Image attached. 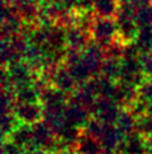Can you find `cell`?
I'll return each mask as SVG.
<instances>
[{
    "label": "cell",
    "instance_id": "20",
    "mask_svg": "<svg viewBox=\"0 0 152 154\" xmlns=\"http://www.w3.org/2000/svg\"><path fill=\"white\" fill-rule=\"evenodd\" d=\"M134 43L142 54L150 52L152 50V26L139 27Z\"/></svg>",
    "mask_w": 152,
    "mask_h": 154
},
{
    "label": "cell",
    "instance_id": "28",
    "mask_svg": "<svg viewBox=\"0 0 152 154\" xmlns=\"http://www.w3.org/2000/svg\"><path fill=\"white\" fill-rule=\"evenodd\" d=\"M79 2L80 0H60V3L69 10H75L76 8H77Z\"/></svg>",
    "mask_w": 152,
    "mask_h": 154
},
{
    "label": "cell",
    "instance_id": "6",
    "mask_svg": "<svg viewBox=\"0 0 152 154\" xmlns=\"http://www.w3.org/2000/svg\"><path fill=\"white\" fill-rule=\"evenodd\" d=\"M81 57H83V61L86 65V68L89 69L90 74L93 75V78L100 75L101 65L105 60L104 47L100 46L99 43H96L95 41H91L81 51Z\"/></svg>",
    "mask_w": 152,
    "mask_h": 154
},
{
    "label": "cell",
    "instance_id": "3",
    "mask_svg": "<svg viewBox=\"0 0 152 154\" xmlns=\"http://www.w3.org/2000/svg\"><path fill=\"white\" fill-rule=\"evenodd\" d=\"M142 56V55H141ZM141 56H133V57H123L122 59V69H121V76L118 82L126 83L129 85H133L136 88H139L147 78L145 74Z\"/></svg>",
    "mask_w": 152,
    "mask_h": 154
},
{
    "label": "cell",
    "instance_id": "21",
    "mask_svg": "<svg viewBox=\"0 0 152 154\" xmlns=\"http://www.w3.org/2000/svg\"><path fill=\"white\" fill-rule=\"evenodd\" d=\"M19 120L13 112H1V134L3 139H7L9 135L15 130V128L19 125Z\"/></svg>",
    "mask_w": 152,
    "mask_h": 154
},
{
    "label": "cell",
    "instance_id": "29",
    "mask_svg": "<svg viewBox=\"0 0 152 154\" xmlns=\"http://www.w3.org/2000/svg\"><path fill=\"white\" fill-rule=\"evenodd\" d=\"M124 2H128L131 5H133L136 9H138V8L145 7V5H147V4H151L152 0H124Z\"/></svg>",
    "mask_w": 152,
    "mask_h": 154
},
{
    "label": "cell",
    "instance_id": "32",
    "mask_svg": "<svg viewBox=\"0 0 152 154\" xmlns=\"http://www.w3.org/2000/svg\"><path fill=\"white\" fill-rule=\"evenodd\" d=\"M150 116H152V100L147 101V112H146Z\"/></svg>",
    "mask_w": 152,
    "mask_h": 154
},
{
    "label": "cell",
    "instance_id": "25",
    "mask_svg": "<svg viewBox=\"0 0 152 154\" xmlns=\"http://www.w3.org/2000/svg\"><path fill=\"white\" fill-rule=\"evenodd\" d=\"M138 93H139V97L146 101L152 100V76H147L145 79L142 85L138 88Z\"/></svg>",
    "mask_w": 152,
    "mask_h": 154
},
{
    "label": "cell",
    "instance_id": "1",
    "mask_svg": "<svg viewBox=\"0 0 152 154\" xmlns=\"http://www.w3.org/2000/svg\"><path fill=\"white\" fill-rule=\"evenodd\" d=\"M90 35L93 41L105 47L118 38V28L115 18H105L94 15L90 26Z\"/></svg>",
    "mask_w": 152,
    "mask_h": 154
},
{
    "label": "cell",
    "instance_id": "5",
    "mask_svg": "<svg viewBox=\"0 0 152 154\" xmlns=\"http://www.w3.org/2000/svg\"><path fill=\"white\" fill-rule=\"evenodd\" d=\"M13 7L25 24L38 26L41 22L43 0H13Z\"/></svg>",
    "mask_w": 152,
    "mask_h": 154
},
{
    "label": "cell",
    "instance_id": "4",
    "mask_svg": "<svg viewBox=\"0 0 152 154\" xmlns=\"http://www.w3.org/2000/svg\"><path fill=\"white\" fill-rule=\"evenodd\" d=\"M122 107L110 97H99L91 108V115L103 124H115Z\"/></svg>",
    "mask_w": 152,
    "mask_h": 154
},
{
    "label": "cell",
    "instance_id": "24",
    "mask_svg": "<svg viewBox=\"0 0 152 154\" xmlns=\"http://www.w3.org/2000/svg\"><path fill=\"white\" fill-rule=\"evenodd\" d=\"M27 150L23 149L18 144H15L10 139H3L1 144V154H25Z\"/></svg>",
    "mask_w": 152,
    "mask_h": 154
},
{
    "label": "cell",
    "instance_id": "16",
    "mask_svg": "<svg viewBox=\"0 0 152 154\" xmlns=\"http://www.w3.org/2000/svg\"><path fill=\"white\" fill-rule=\"evenodd\" d=\"M14 97L17 103H36L41 102V89L36 83L20 85L14 89Z\"/></svg>",
    "mask_w": 152,
    "mask_h": 154
},
{
    "label": "cell",
    "instance_id": "19",
    "mask_svg": "<svg viewBox=\"0 0 152 154\" xmlns=\"http://www.w3.org/2000/svg\"><path fill=\"white\" fill-rule=\"evenodd\" d=\"M121 69H122V59H113V57H105L104 63L101 65L100 75L105 76L112 80H119L121 76Z\"/></svg>",
    "mask_w": 152,
    "mask_h": 154
},
{
    "label": "cell",
    "instance_id": "23",
    "mask_svg": "<svg viewBox=\"0 0 152 154\" xmlns=\"http://www.w3.org/2000/svg\"><path fill=\"white\" fill-rule=\"evenodd\" d=\"M136 20L139 27L152 26V3L136 10Z\"/></svg>",
    "mask_w": 152,
    "mask_h": 154
},
{
    "label": "cell",
    "instance_id": "8",
    "mask_svg": "<svg viewBox=\"0 0 152 154\" xmlns=\"http://www.w3.org/2000/svg\"><path fill=\"white\" fill-rule=\"evenodd\" d=\"M14 113L19 122L27 125H34L43 120V106L41 102L36 103H17Z\"/></svg>",
    "mask_w": 152,
    "mask_h": 154
},
{
    "label": "cell",
    "instance_id": "12",
    "mask_svg": "<svg viewBox=\"0 0 152 154\" xmlns=\"http://www.w3.org/2000/svg\"><path fill=\"white\" fill-rule=\"evenodd\" d=\"M118 150L121 154H147V139L134 131L123 137Z\"/></svg>",
    "mask_w": 152,
    "mask_h": 154
},
{
    "label": "cell",
    "instance_id": "27",
    "mask_svg": "<svg viewBox=\"0 0 152 154\" xmlns=\"http://www.w3.org/2000/svg\"><path fill=\"white\" fill-rule=\"evenodd\" d=\"M95 3H96V0H80L76 10H79V12H83V13L93 12Z\"/></svg>",
    "mask_w": 152,
    "mask_h": 154
},
{
    "label": "cell",
    "instance_id": "11",
    "mask_svg": "<svg viewBox=\"0 0 152 154\" xmlns=\"http://www.w3.org/2000/svg\"><path fill=\"white\" fill-rule=\"evenodd\" d=\"M123 137L124 136L122 135L121 131L118 130L115 124H104L101 134L99 136V140L103 146V153L118 150Z\"/></svg>",
    "mask_w": 152,
    "mask_h": 154
},
{
    "label": "cell",
    "instance_id": "10",
    "mask_svg": "<svg viewBox=\"0 0 152 154\" xmlns=\"http://www.w3.org/2000/svg\"><path fill=\"white\" fill-rule=\"evenodd\" d=\"M91 117L93 115H91L90 109L84 107L83 104L69 100L66 107H65V119L69 124L76 126V128L84 129Z\"/></svg>",
    "mask_w": 152,
    "mask_h": 154
},
{
    "label": "cell",
    "instance_id": "34",
    "mask_svg": "<svg viewBox=\"0 0 152 154\" xmlns=\"http://www.w3.org/2000/svg\"><path fill=\"white\" fill-rule=\"evenodd\" d=\"M122 2H124V0H121V3H122Z\"/></svg>",
    "mask_w": 152,
    "mask_h": 154
},
{
    "label": "cell",
    "instance_id": "2",
    "mask_svg": "<svg viewBox=\"0 0 152 154\" xmlns=\"http://www.w3.org/2000/svg\"><path fill=\"white\" fill-rule=\"evenodd\" d=\"M43 78L48 82V84L61 89L62 92L67 93L69 96H71L80 85L79 82L76 80V78L65 64H61L56 68L48 70L43 75Z\"/></svg>",
    "mask_w": 152,
    "mask_h": 154
},
{
    "label": "cell",
    "instance_id": "18",
    "mask_svg": "<svg viewBox=\"0 0 152 154\" xmlns=\"http://www.w3.org/2000/svg\"><path fill=\"white\" fill-rule=\"evenodd\" d=\"M121 8V0H96L94 5V15L105 18H115Z\"/></svg>",
    "mask_w": 152,
    "mask_h": 154
},
{
    "label": "cell",
    "instance_id": "17",
    "mask_svg": "<svg viewBox=\"0 0 152 154\" xmlns=\"http://www.w3.org/2000/svg\"><path fill=\"white\" fill-rule=\"evenodd\" d=\"M118 130L122 133L123 136H127L136 131L137 126V116L128 108H122V112L115 122Z\"/></svg>",
    "mask_w": 152,
    "mask_h": 154
},
{
    "label": "cell",
    "instance_id": "22",
    "mask_svg": "<svg viewBox=\"0 0 152 154\" xmlns=\"http://www.w3.org/2000/svg\"><path fill=\"white\" fill-rule=\"evenodd\" d=\"M136 131L143 135L146 139L152 136V116L145 113L142 116L137 117V126H136Z\"/></svg>",
    "mask_w": 152,
    "mask_h": 154
},
{
    "label": "cell",
    "instance_id": "31",
    "mask_svg": "<svg viewBox=\"0 0 152 154\" xmlns=\"http://www.w3.org/2000/svg\"><path fill=\"white\" fill-rule=\"evenodd\" d=\"M147 154H152V136L147 139Z\"/></svg>",
    "mask_w": 152,
    "mask_h": 154
},
{
    "label": "cell",
    "instance_id": "15",
    "mask_svg": "<svg viewBox=\"0 0 152 154\" xmlns=\"http://www.w3.org/2000/svg\"><path fill=\"white\" fill-rule=\"evenodd\" d=\"M75 154H103L101 143L98 137L83 131L74 149Z\"/></svg>",
    "mask_w": 152,
    "mask_h": 154
},
{
    "label": "cell",
    "instance_id": "33",
    "mask_svg": "<svg viewBox=\"0 0 152 154\" xmlns=\"http://www.w3.org/2000/svg\"><path fill=\"white\" fill-rule=\"evenodd\" d=\"M74 152H63V153H58V154H72Z\"/></svg>",
    "mask_w": 152,
    "mask_h": 154
},
{
    "label": "cell",
    "instance_id": "26",
    "mask_svg": "<svg viewBox=\"0 0 152 154\" xmlns=\"http://www.w3.org/2000/svg\"><path fill=\"white\" fill-rule=\"evenodd\" d=\"M141 61H142L145 74L147 76H152V50L147 54H142Z\"/></svg>",
    "mask_w": 152,
    "mask_h": 154
},
{
    "label": "cell",
    "instance_id": "14",
    "mask_svg": "<svg viewBox=\"0 0 152 154\" xmlns=\"http://www.w3.org/2000/svg\"><path fill=\"white\" fill-rule=\"evenodd\" d=\"M7 139L13 140L15 144H18L25 150H34V140H33V126L27 124H19L15 130L9 135Z\"/></svg>",
    "mask_w": 152,
    "mask_h": 154
},
{
    "label": "cell",
    "instance_id": "30",
    "mask_svg": "<svg viewBox=\"0 0 152 154\" xmlns=\"http://www.w3.org/2000/svg\"><path fill=\"white\" fill-rule=\"evenodd\" d=\"M25 154H52V153L46 152V150H42V149H34V150H27Z\"/></svg>",
    "mask_w": 152,
    "mask_h": 154
},
{
    "label": "cell",
    "instance_id": "7",
    "mask_svg": "<svg viewBox=\"0 0 152 154\" xmlns=\"http://www.w3.org/2000/svg\"><path fill=\"white\" fill-rule=\"evenodd\" d=\"M24 20L13 5H3L1 15V37H13L23 32Z\"/></svg>",
    "mask_w": 152,
    "mask_h": 154
},
{
    "label": "cell",
    "instance_id": "9",
    "mask_svg": "<svg viewBox=\"0 0 152 154\" xmlns=\"http://www.w3.org/2000/svg\"><path fill=\"white\" fill-rule=\"evenodd\" d=\"M93 41L90 31L80 26H71L66 28V47L67 50L83 51Z\"/></svg>",
    "mask_w": 152,
    "mask_h": 154
},
{
    "label": "cell",
    "instance_id": "13",
    "mask_svg": "<svg viewBox=\"0 0 152 154\" xmlns=\"http://www.w3.org/2000/svg\"><path fill=\"white\" fill-rule=\"evenodd\" d=\"M138 98H139L138 88L126 84V83H122V82H117L113 100L122 108H131Z\"/></svg>",
    "mask_w": 152,
    "mask_h": 154
}]
</instances>
